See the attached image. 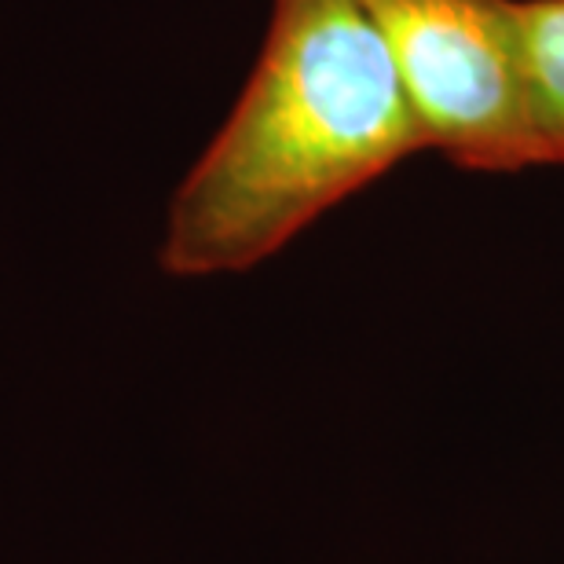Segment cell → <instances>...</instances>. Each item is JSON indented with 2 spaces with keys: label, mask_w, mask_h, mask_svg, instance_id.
<instances>
[{
  "label": "cell",
  "mask_w": 564,
  "mask_h": 564,
  "mask_svg": "<svg viewBox=\"0 0 564 564\" xmlns=\"http://www.w3.org/2000/svg\"><path fill=\"white\" fill-rule=\"evenodd\" d=\"M429 151L397 66L356 0H272L257 63L169 198L158 268L224 279Z\"/></svg>",
  "instance_id": "1"
},
{
  "label": "cell",
  "mask_w": 564,
  "mask_h": 564,
  "mask_svg": "<svg viewBox=\"0 0 564 564\" xmlns=\"http://www.w3.org/2000/svg\"><path fill=\"white\" fill-rule=\"evenodd\" d=\"M543 165H564V0H513Z\"/></svg>",
  "instance_id": "3"
},
{
  "label": "cell",
  "mask_w": 564,
  "mask_h": 564,
  "mask_svg": "<svg viewBox=\"0 0 564 564\" xmlns=\"http://www.w3.org/2000/svg\"><path fill=\"white\" fill-rule=\"evenodd\" d=\"M375 22L429 151L477 173L543 165L513 0H356Z\"/></svg>",
  "instance_id": "2"
}]
</instances>
